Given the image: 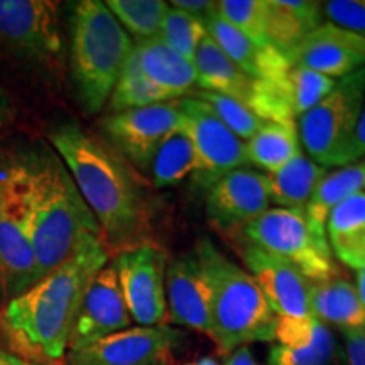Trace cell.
I'll use <instances>...</instances> for the list:
<instances>
[{"label":"cell","instance_id":"34","mask_svg":"<svg viewBox=\"0 0 365 365\" xmlns=\"http://www.w3.org/2000/svg\"><path fill=\"white\" fill-rule=\"evenodd\" d=\"M217 14L252 43L269 46L266 38L267 0H222L217 2Z\"/></svg>","mask_w":365,"mask_h":365},{"label":"cell","instance_id":"27","mask_svg":"<svg viewBox=\"0 0 365 365\" xmlns=\"http://www.w3.org/2000/svg\"><path fill=\"white\" fill-rule=\"evenodd\" d=\"M365 190V159L349 164L331 173H327L314 188L304 215L319 234L327 235V222L330 213L349 200Z\"/></svg>","mask_w":365,"mask_h":365},{"label":"cell","instance_id":"17","mask_svg":"<svg viewBox=\"0 0 365 365\" xmlns=\"http://www.w3.org/2000/svg\"><path fill=\"white\" fill-rule=\"evenodd\" d=\"M271 200L266 175L261 171L239 168L218 178L208 186L207 215L215 225L230 230L245 225L267 212Z\"/></svg>","mask_w":365,"mask_h":365},{"label":"cell","instance_id":"38","mask_svg":"<svg viewBox=\"0 0 365 365\" xmlns=\"http://www.w3.org/2000/svg\"><path fill=\"white\" fill-rule=\"evenodd\" d=\"M345 339V355L349 365H365V330L341 331Z\"/></svg>","mask_w":365,"mask_h":365},{"label":"cell","instance_id":"11","mask_svg":"<svg viewBox=\"0 0 365 365\" xmlns=\"http://www.w3.org/2000/svg\"><path fill=\"white\" fill-rule=\"evenodd\" d=\"M180 129L190 137L198 158L195 176L210 186L227 173L249 164L245 143L227 129L212 108L195 97L180 98Z\"/></svg>","mask_w":365,"mask_h":365},{"label":"cell","instance_id":"35","mask_svg":"<svg viewBox=\"0 0 365 365\" xmlns=\"http://www.w3.org/2000/svg\"><path fill=\"white\" fill-rule=\"evenodd\" d=\"M191 97L207 103L213 113L223 122V125L234 132L242 140H249L255 132L266 124L262 118H259L250 110L247 105L232 97H227V95L207 90H196L191 93Z\"/></svg>","mask_w":365,"mask_h":365},{"label":"cell","instance_id":"21","mask_svg":"<svg viewBox=\"0 0 365 365\" xmlns=\"http://www.w3.org/2000/svg\"><path fill=\"white\" fill-rule=\"evenodd\" d=\"M132 56L145 78L171 100L185 98L195 91L196 70L193 63L176 54L159 38L135 43Z\"/></svg>","mask_w":365,"mask_h":365},{"label":"cell","instance_id":"1","mask_svg":"<svg viewBox=\"0 0 365 365\" xmlns=\"http://www.w3.org/2000/svg\"><path fill=\"white\" fill-rule=\"evenodd\" d=\"M49 144L66 164L98 223L108 255L154 244L148 200L129 164L110 145L75 122L53 127Z\"/></svg>","mask_w":365,"mask_h":365},{"label":"cell","instance_id":"44","mask_svg":"<svg viewBox=\"0 0 365 365\" xmlns=\"http://www.w3.org/2000/svg\"><path fill=\"white\" fill-rule=\"evenodd\" d=\"M186 365H220V364H218L213 357H202V359L195 360V362L186 364Z\"/></svg>","mask_w":365,"mask_h":365},{"label":"cell","instance_id":"22","mask_svg":"<svg viewBox=\"0 0 365 365\" xmlns=\"http://www.w3.org/2000/svg\"><path fill=\"white\" fill-rule=\"evenodd\" d=\"M319 2L309 0H267V44L294 65V54L309 33L323 24Z\"/></svg>","mask_w":365,"mask_h":365},{"label":"cell","instance_id":"32","mask_svg":"<svg viewBox=\"0 0 365 365\" xmlns=\"http://www.w3.org/2000/svg\"><path fill=\"white\" fill-rule=\"evenodd\" d=\"M340 350L327 325H319L314 339L303 346L276 344L267 355V365H339Z\"/></svg>","mask_w":365,"mask_h":365},{"label":"cell","instance_id":"23","mask_svg":"<svg viewBox=\"0 0 365 365\" xmlns=\"http://www.w3.org/2000/svg\"><path fill=\"white\" fill-rule=\"evenodd\" d=\"M309 309L323 325H335L341 331L365 330V308L357 287L339 274L312 282Z\"/></svg>","mask_w":365,"mask_h":365},{"label":"cell","instance_id":"37","mask_svg":"<svg viewBox=\"0 0 365 365\" xmlns=\"http://www.w3.org/2000/svg\"><path fill=\"white\" fill-rule=\"evenodd\" d=\"M362 159H365V102H364L362 112H360L357 125H355L352 140H350L349 149H346L345 153L344 166L359 163L362 161Z\"/></svg>","mask_w":365,"mask_h":365},{"label":"cell","instance_id":"18","mask_svg":"<svg viewBox=\"0 0 365 365\" xmlns=\"http://www.w3.org/2000/svg\"><path fill=\"white\" fill-rule=\"evenodd\" d=\"M166 301L173 322L210 336L212 286L195 250L168 264Z\"/></svg>","mask_w":365,"mask_h":365},{"label":"cell","instance_id":"43","mask_svg":"<svg viewBox=\"0 0 365 365\" xmlns=\"http://www.w3.org/2000/svg\"><path fill=\"white\" fill-rule=\"evenodd\" d=\"M357 291H359V296H360V299H362V304L365 308V267L357 271Z\"/></svg>","mask_w":365,"mask_h":365},{"label":"cell","instance_id":"3","mask_svg":"<svg viewBox=\"0 0 365 365\" xmlns=\"http://www.w3.org/2000/svg\"><path fill=\"white\" fill-rule=\"evenodd\" d=\"M110 255L93 239L24 294L4 307V323L22 349L51 364L66 357L85 293Z\"/></svg>","mask_w":365,"mask_h":365},{"label":"cell","instance_id":"29","mask_svg":"<svg viewBox=\"0 0 365 365\" xmlns=\"http://www.w3.org/2000/svg\"><path fill=\"white\" fill-rule=\"evenodd\" d=\"M196 170L198 158L195 145L185 132L178 129L158 149L149 173L156 188H170L180 185L190 175H195Z\"/></svg>","mask_w":365,"mask_h":365},{"label":"cell","instance_id":"31","mask_svg":"<svg viewBox=\"0 0 365 365\" xmlns=\"http://www.w3.org/2000/svg\"><path fill=\"white\" fill-rule=\"evenodd\" d=\"M163 102H171V98L145 78L137 66L135 58L130 54L108 98V110L118 113Z\"/></svg>","mask_w":365,"mask_h":365},{"label":"cell","instance_id":"15","mask_svg":"<svg viewBox=\"0 0 365 365\" xmlns=\"http://www.w3.org/2000/svg\"><path fill=\"white\" fill-rule=\"evenodd\" d=\"M132 318L118 284L113 262L100 269L86 289L73 327L68 352L81 350L95 341L130 328Z\"/></svg>","mask_w":365,"mask_h":365},{"label":"cell","instance_id":"30","mask_svg":"<svg viewBox=\"0 0 365 365\" xmlns=\"http://www.w3.org/2000/svg\"><path fill=\"white\" fill-rule=\"evenodd\" d=\"M105 6L137 43L159 38L164 17L170 11V4L163 0H107Z\"/></svg>","mask_w":365,"mask_h":365},{"label":"cell","instance_id":"2","mask_svg":"<svg viewBox=\"0 0 365 365\" xmlns=\"http://www.w3.org/2000/svg\"><path fill=\"white\" fill-rule=\"evenodd\" d=\"M12 164L22 215L44 277L86 242L100 239L98 223L51 145L41 143Z\"/></svg>","mask_w":365,"mask_h":365},{"label":"cell","instance_id":"14","mask_svg":"<svg viewBox=\"0 0 365 365\" xmlns=\"http://www.w3.org/2000/svg\"><path fill=\"white\" fill-rule=\"evenodd\" d=\"M181 333L166 325L127 328L75 352L68 365H170Z\"/></svg>","mask_w":365,"mask_h":365},{"label":"cell","instance_id":"39","mask_svg":"<svg viewBox=\"0 0 365 365\" xmlns=\"http://www.w3.org/2000/svg\"><path fill=\"white\" fill-rule=\"evenodd\" d=\"M171 6L178 11L198 17L203 22H207L210 16L217 12V2H210V0H175V2H171Z\"/></svg>","mask_w":365,"mask_h":365},{"label":"cell","instance_id":"12","mask_svg":"<svg viewBox=\"0 0 365 365\" xmlns=\"http://www.w3.org/2000/svg\"><path fill=\"white\" fill-rule=\"evenodd\" d=\"M112 262L130 318L139 327L163 325L168 313L166 252L148 244L115 255Z\"/></svg>","mask_w":365,"mask_h":365},{"label":"cell","instance_id":"13","mask_svg":"<svg viewBox=\"0 0 365 365\" xmlns=\"http://www.w3.org/2000/svg\"><path fill=\"white\" fill-rule=\"evenodd\" d=\"M336 80L294 65L276 78L255 80L247 107L264 122L296 124L335 88Z\"/></svg>","mask_w":365,"mask_h":365},{"label":"cell","instance_id":"20","mask_svg":"<svg viewBox=\"0 0 365 365\" xmlns=\"http://www.w3.org/2000/svg\"><path fill=\"white\" fill-rule=\"evenodd\" d=\"M205 24L208 36L215 41L218 48L252 80L276 78L294 66L291 59L276 48L252 43L235 27L227 24L217 12L210 16Z\"/></svg>","mask_w":365,"mask_h":365},{"label":"cell","instance_id":"4","mask_svg":"<svg viewBox=\"0 0 365 365\" xmlns=\"http://www.w3.org/2000/svg\"><path fill=\"white\" fill-rule=\"evenodd\" d=\"M134 41L100 0H81L70 19V63L76 97L85 112L108 103Z\"/></svg>","mask_w":365,"mask_h":365},{"label":"cell","instance_id":"24","mask_svg":"<svg viewBox=\"0 0 365 365\" xmlns=\"http://www.w3.org/2000/svg\"><path fill=\"white\" fill-rule=\"evenodd\" d=\"M193 66L196 70V86H200V90L215 91L245 105L249 103L255 80L245 75L208 34L196 49Z\"/></svg>","mask_w":365,"mask_h":365},{"label":"cell","instance_id":"7","mask_svg":"<svg viewBox=\"0 0 365 365\" xmlns=\"http://www.w3.org/2000/svg\"><path fill=\"white\" fill-rule=\"evenodd\" d=\"M249 244L294 264L312 282L339 274L325 234H319L304 213L269 208L244 225Z\"/></svg>","mask_w":365,"mask_h":365},{"label":"cell","instance_id":"16","mask_svg":"<svg viewBox=\"0 0 365 365\" xmlns=\"http://www.w3.org/2000/svg\"><path fill=\"white\" fill-rule=\"evenodd\" d=\"M240 255L277 318L313 317L309 309L312 281L294 264L249 242L240 247Z\"/></svg>","mask_w":365,"mask_h":365},{"label":"cell","instance_id":"33","mask_svg":"<svg viewBox=\"0 0 365 365\" xmlns=\"http://www.w3.org/2000/svg\"><path fill=\"white\" fill-rule=\"evenodd\" d=\"M207 34V24L203 21L182 11H178L175 7H170L166 17H164L159 39L176 54L185 58L186 61L193 63L196 49Z\"/></svg>","mask_w":365,"mask_h":365},{"label":"cell","instance_id":"40","mask_svg":"<svg viewBox=\"0 0 365 365\" xmlns=\"http://www.w3.org/2000/svg\"><path fill=\"white\" fill-rule=\"evenodd\" d=\"M223 365H259L255 360L254 354L250 352L249 346H240V349L234 350L228 354V357Z\"/></svg>","mask_w":365,"mask_h":365},{"label":"cell","instance_id":"25","mask_svg":"<svg viewBox=\"0 0 365 365\" xmlns=\"http://www.w3.org/2000/svg\"><path fill=\"white\" fill-rule=\"evenodd\" d=\"M330 250L346 267H365V190L350 196L330 213L327 222Z\"/></svg>","mask_w":365,"mask_h":365},{"label":"cell","instance_id":"19","mask_svg":"<svg viewBox=\"0 0 365 365\" xmlns=\"http://www.w3.org/2000/svg\"><path fill=\"white\" fill-rule=\"evenodd\" d=\"M294 65L308 68L328 78L341 80L350 73L365 68V38L331 22H323L299 44L294 54Z\"/></svg>","mask_w":365,"mask_h":365},{"label":"cell","instance_id":"26","mask_svg":"<svg viewBox=\"0 0 365 365\" xmlns=\"http://www.w3.org/2000/svg\"><path fill=\"white\" fill-rule=\"evenodd\" d=\"M327 173V168L299 154L279 171L266 175L269 200L277 205L276 208L304 213L314 188Z\"/></svg>","mask_w":365,"mask_h":365},{"label":"cell","instance_id":"28","mask_svg":"<svg viewBox=\"0 0 365 365\" xmlns=\"http://www.w3.org/2000/svg\"><path fill=\"white\" fill-rule=\"evenodd\" d=\"M249 163L269 173L279 171L301 154L298 127L296 124L266 122L245 143Z\"/></svg>","mask_w":365,"mask_h":365},{"label":"cell","instance_id":"10","mask_svg":"<svg viewBox=\"0 0 365 365\" xmlns=\"http://www.w3.org/2000/svg\"><path fill=\"white\" fill-rule=\"evenodd\" d=\"M181 125L180 100L108 113L100 122L107 144L137 171L149 173L158 149Z\"/></svg>","mask_w":365,"mask_h":365},{"label":"cell","instance_id":"6","mask_svg":"<svg viewBox=\"0 0 365 365\" xmlns=\"http://www.w3.org/2000/svg\"><path fill=\"white\" fill-rule=\"evenodd\" d=\"M365 102V68L336 81L317 107L299 118L298 135L312 159L323 168H344L345 153Z\"/></svg>","mask_w":365,"mask_h":365},{"label":"cell","instance_id":"5","mask_svg":"<svg viewBox=\"0 0 365 365\" xmlns=\"http://www.w3.org/2000/svg\"><path fill=\"white\" fill-rule=\"evenodd\" d=\"M195 252L212 286V339L223 354L255 341L276 340L277 317L252 276L232 262L210 239L196 244Z\"/></svg>","mask_w":365,"mask_h":365},{"label":"cell","instance_id":"8","mask_svg":"<svg viewBox=\"0 0 365 365\" xmlns=\"http://www.w3.org/2000/svg\"><path fill=\"white\" fill-rule=\"evenodd\" d=\"M43 279L22 215L14 164L0 166V304L6 307Z\"/></svg>","mask_w":365,"mask_h":365},{"label":"cell","instance_id":"36","mask_svg":"<svg viewBox=\"0 0 365 365\" xmlns=\"http://www.w3.org/2000/svg\"><path fill=\"white\" fill-rule=\"evenodd\" d=\"M322 6L328 22L365 38V0H330Z\"/></svg>","mask_w":365,"mask_h":365},{"label":"cell","instance_id":"42","mask_svg":"<svg viewBox=\"0 0 365 365\" xmlns=\"http://www.w3.org/2000/svg\"><path fill=\"white\" fill-rule=\"evenodd\" d=\"M0 365H36L33 362H27V360L17 357V355L9 354L6 350L0 349Z\"/></svg>","mask_w":365,"mask_h":365},{"label":"cell","instance_id":"41","mask_svg":"<svg viewBox=\"0 0 365 365\" xmlns=\"http://www.w3.org/2000/svg\"><path fill=\"white\" fill-rule=\"evenodd\" d=\"M14 118V105L6 90L0 86V129L6 127Z\"/></svg>","mask_w":365,"mask_h":365},{"label":"cell","instance_id":"9","mask_svg":"<svg viewBox=\"0 0 365 365\" xmlns=\"http://www.w3.org/2000/svg\"><path fill=\"white\" fill-rule=\"evenodd\" d=\"M61 51L56 2L0 0V56L27 65H44Z\"/></svg>","mask_w":365,"mask_h":365}]
</instances>
